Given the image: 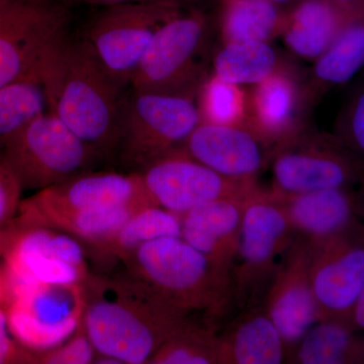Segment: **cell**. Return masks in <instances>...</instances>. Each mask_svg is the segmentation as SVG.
<instances>
[{
	"mask_svg": "<svg viewBox=\"0 0 364 364\" xmlns=\"http://www.w3.org/2000/svg\"><path fill=\"white\" fill-rule=\"evenodd\" d=\"M208 20L198 9L183 11L157 31L132 78V90L196 97L203 79L198 55Z\"/></svg>",
	"mask_w": 364,
	"mask_h": 364,
	"instance_id": "obj_10",
	"label": "cell"
},
{
	"mask_svg": "<svg viewBox=\"0 0 364 364\" xmlns=\"http://www.w3.org/2000/svg\"><path fill=\"white\" fill-rule=\"evenodd\" d=\"M248 196L214 200L182 215L181 238L232 273Z\"/></svg>",
	"mask_w": 364,
	"mask_h": 364,
	"instance_id": "obj_21",
	"label": "cell"
},
{
	"mask_svg": "<svg viewBox=\"0 0 364 364\" xmlns=\"http://www.w3.org/2000/svg\"><path fill=\"white\" fill-rule=\"evenodd\" d=\"M48 111L49 100L39 61L20 78L0 88V150Z\"/></svg>",
	"mask_w": 364,
	"mask_h": 364,
	"instance_id": "obj_27",
	"label": "cell"
},
{
	"mask_svg": "<svg viewBox=\"0 0 364 364\" xmlns=\"http://www.w3.org/2000/svg\"><path fill=\"white\" fill-rule=\"evenodd\" d=\"M23 191H43L91 171L102 158L46 112L0 150Z\"/></svg>",
	"mask_w": 364,
	"mask_h": 364,
	"instance_id": "obj_7",
	"label": "cell"
},
{
	"mask_svg": "<svg viewBox=\"0 0 364 364\" xmlns=\"http://www.w3.org/2000/svg\"><path fill=\"white\" fill-rule=\"evenodd\" d=\"M49 111L102 159L116 153L126 95L85 40L66 33L40 60Z\"/></svg>",
	"mask_w": 364,
	"mask_h": 364,
	"instance_id": "obj_2",
	"label": "cell"
},
{
	"mask_svg": "<svg viewBox=\"0 0 364 364\" xmlns=\"http://www.w3.org/2000/svg\"><path fill=\"white\" fill-rule=\"evenodd\" d=\"M311 246L310 277L318 322L347 325L364 289V223Z\"/></svg>",
	"mask_w": 364,
	"mask_h": 364,
	"instance_id": "obj_12",
	"label": "cell"
},
{
	"mask_svg": "<svg viewBox=\"0 0 364 364\" xmlns=\"http://www.w3.org/2000/svg\"><path fill=\"white\" fill-rule=\"evenodd\" d=\"M298 364L364 363V332L338 322H318L289 354Z\"/></svg>",
	"mask_w": 364,
	"mask_h": 364,
	"instance_id": "obj_24",
	"label": "cell"
},
{
	"mask_svg": "<svg viewBox=\"0 0 364 364\" xmlns=\"http://www.w3.org/2000/svg\"><path fill=\"white\" fill-rule=\"evenodd\" d=\"M284 254L267 287L263 309L282 335L289 358L318 317L311 284L310 244L294 236Z\"/></svg>",
	"mask_w": 364,
	"mask_h": 364,
	"instance_id": "obj_16",
	"label": "cell"
},
{
	"mask_svg": "<svg viewBox=\"0 0 364 364\" xmlns=\"http://www.w3.org/2000/svg\"><path fill=\"white\" fill-rule=\"evenodd\" d=\"M166 237H181V215L159 205H145L136 210L109 241L90 250L102 262H119L144 244Z\"/></svg>",
	"mask_w": 364,
	"mask_h": 364,
	"instance_id": "obj_25",
	"label": "cell"
},
{
	"mask_svg": "<svg viewBox=\"0 0 364 364\" xmlns=\"http://www.w3.org/2000/svg\"><path fill=\"white\" fill-rule=\"evenodd\" d=\"M268 1H272L273 4H277V6L282 7V6H286V4H294L299 0H268Z\"/></svg>",
	"mask_w": 364,
	"mask_h": 364,
	"instance_id": "obj_41",
	"label": "cell"
},
{
	"mask_svg": "<svg viewBox=\"0 0 364 364\" xmlns=\"http://www.w3.org/2000/svg\"><path fill=\"white\" fill-rule=\"evenodd\" d=\"M287 359L284 339L263 306L249 308L219 335V364H279Z\"/></svg>",
	"mask_w": 364,
	"mask_h": 364,
	"instance_id": "obj_22",
	"label": "cell"
},
{
	"mask_svg": "<svg viewBox=\"0 0 364 364\" xmlns=\"http://www.w3.org/2000/svg\"><path fill=\"white\" fill-rule=\"evenodd\" d=\"M4 305V286L2 279L1 267H0V306Z\"/></svg>",
	"mask_w": 364,
	"mask_h": 364,
	"instance_id": "obj_40",
	"label": "cell"
},
{
	"mask_svg": "<svg viewBox=\"0 0 364 364\" xmlns=\"http://www.w3.org/2000/svg\"><path fill=\"white\" fill-rule=\"evenodd\" d=\"M70 1L109 7L121 6V4H138V2L156 1V0H70ZM178 1H181V0H178Z\"/></svg>",
	"mask_w": 364,
	"mask_h": 364,
	"instance_id": "obj_37",
	"label": "cell"
},
{
	"mask_svg": "<svg viewBox=\"0 0 364 364\" xmlns=\"http://www.w3.org/2000/svg\"><path fill=\"white\" fill-rule=\"evenodd\" d=\"M82 326L100 355L119 364H149L160 346L191 320L123 270L85 282Z\"/></svg>",
	"mask_w": 364,
	"mask_h": 364,
	"instance_id": "obj_1",
	"label": "cell"
},
{
	"mask_svg": "<svg viewBox=\"0 0 364 364\" xmlns=\"http://www.w3.org/2000/svg\"><path fill=\"white\" fill-rule=\"evenodd\" d=\"M333 134L364 163V83L344 102Z\"/></svg>",
	"mask_w": 364,
	"mask_h": 364,
	"instance_id": "obj_32",
	"label": "cell"
},
{
	"mask_svg": "<svg viewBox=\"0 0 364 364\" xmlns=\"http://www.w3.org/2000/svg\"><path fill=\"white\" fill-rule=\"evenodd\" d=\"M309 104L305 83L286 65L247 91L246 126L277 147L303 129Z\"/></svg>",
	"mask_w": 364,
	"mask_h": 364,
	"instance_id": "obj_18",
	"label": "cell"
},
{
	"mask_svg": "<svg viewBox=\"0 0 364 364\" xmlns=\"http://www.w3.org/2000/svg\"><path fill=\"white\" fill-rule=\"evenodd\" d=\"M85 306V284H40L18 294L4 308L14 339L38 355L77 331Z\"/></svg>",
	"mask_w": 364,
	"mask_h": 364,
	"instance_id": "obj_11",
	"label": "cell"
},
{
	"mask_svg": "<svg viewBox=\"0 0 364 364\" xmlns=\"http://www.w3.org/2000/svg\"><path fill=\"white\" fill-rule=\"evenodd\" d=\"M132 205H155L140 174L91 170L21 200L13 222L28 224L55 213Z\"/></svg>",
	"mask_w": 364,
	"mask_h": 364,
	"instance_id": "obj_14",
	"label": "cell"
},
{
	"mask_svg": "<svg viewBox=\"0 0 364 364\" xmlns=\"http://www.w3.org/2000/svg\"><path fill=\"white\" fill-rule=\"evenodd\" d=\"M200 123L242 126L247 116V91L214 74L203 79L196 92Z\"/></svg>",
	"mask_w": 364,
	"mask_h": 364,
	"instance_id": "obj_31",
	"label": "cell"
},
{
	"mask_svg": "<svg viewBox=\"0 0 364 364\" xmlns=\"http://www.w3.org/2000/svg\"><path fill=\"white\" fill-rule=\"evenodd\" d=\"M149 364H219V334L213 323L191 318L160 346Z\"/></svg>",
	"mask_w": 364,
	"mask_h": 364,
	"instance_id": "obj_30",
	"label": "cell"
},
{
	"mask_svg": "<svg viewBox=\"0 0 364 364\" xmlns=\"http://www.w3.org/2000/svg\"><path fill=\"white\" fill-rule=\"evenodd\" d=\"M364 68V16L344 28L327 49L314 61L305 83L311 105L326 91L350 81Z\"/></svg>",
	"mask_w": 364,
	"mask_h": 364,
	"instance_id": "obj_23",
	"label": "cell"
},
{
	"mask_svg": "<svg viewBox=\"0 0 364 364\" xmlns=\"http://www.w3.org/2000/svg\"><path fill=\"white\" fill-rule=\"evenodd\" d=\"M364 16V6H347L334 0H299L284 11L280 37L296 56L315 61L343 32Z\"/></svg>",
	"mask_w": 364,
	"mask_h": 364,
	"instance_id": "obj_20",
	"label": "cell"
},
{
	"mask_svg": "<svg viewBox=\"0 0 364 364\" xmlns=\"http://www.w3.org/2000/svg\"><path fill=\"white\" fill-rule=\"evenodd\" d=\"M200 123L196 97L133 90L124 98L114 158L138 173L181 149Z\"/></svg>",
	"mask_w": 364,
	"mask_h": 364,
	"instance_id": "obj_5",
	"label": "cell"
},
{
	"mask_svg": "<svg viewBox=\"0 0 364 364\" xmlns=\"http://www.w3.org/2000/svg\"><path fill=\"white\" fill-rule=\"evenodd\" d=\"M275 198L329 188H364V163L334 134L304 127L279 143L270 158Z\"/></svg>",
	"mask_w": 364,
	"mask_h": 364,
	"instance_id": "obj_6",
	"label": "cell"
},
{
	"mask_svg": "<svg viewBox=\"0 0 364 364\" xmlns=\"http://www.w3.org/2000/svg\"><path fill=\"white\" fill-rule=\"evenodd\" d=\"M82 242L52 228L11 221L0 231L4 305L40 284H85L91 272Z\"/></svg>",
	"mask_w": 364,
	"mask_h": 364,
	"instance_id": "obj_4",
	"label": "cell"
},
{
	"mask_svg": "<svg viewBox=\"0 0 364 364\" xmlns=\"http://www.w3.org/2000/svg\"><path fill=\"white\" fill-rule=\"evenodd\" d=\"M294 238L284 205L272 193L257 188L244 208L240 245L232 268L233 301L252 308L267 293L277 264V258Z\"/></svg>",
	"mask_w": 364,
	"mask_h": 364,
	"instance_id": "obj_8",
	"label": "cell"
},
{
	"mask_svg": "<svg viewBox=\"0 0 364 364\" xmlns=\"http://www.w3.org/2000/svg\"><path fill=\"white\" fill-rule=\"evenodd\" d=\"M23 188L0 153V231L9 224L21 203Z\"/></svg>",
	"mask_w": 364,
	"mask_h": 364,
	"instance_id": "obj_34",
	"label": "cell"
},
{
	"mask_svg": "<svg viewBox=\"0 0 364 364\" xmlns=\"http://www.w3.org/2000/svg\"><path fill=\"white\" fill-rule=\"evenodd\" d=\"M274 146L246 124L200 123L182 149L208 168L238 181H257L269 164Z\"/></svg>",
	"mask_w": 364,
	"mask_h": 364,
	"instance_id": "obj_17",
	"label": "cell"
},
{
	"mask_svg": "<svg viewBox=\"0 0 364 364\" xmlns=\"http://www.w3.org/2000/svg\"><path fill=\"white\" fill-rule=\"evenodd\" d=\"M275 198L284 205L294 236L310 245L364 218V188L321 189Z\"/></svg>",
	"mask_w": 364,
	"mask_h": 364,
	"instance_id": "obj_19",
	"label": "cell"
},
{
	"mask_svg": "<svg viewBox=\"0 0 364 364\" xmlns=\"http://www.w3.org/2000/svg\"><path fill=\"white\" fill-rule=\"evenodd\" d=\"M284 11L268 0H219V30L223 45L259 41L280 33Z\"/></svg>",
	"mask_w": 364,
	"mask_h": 364,
	"instance_id": "obj_26",
	"label": "cell"
},
{
	"mask_svg": "<svg viewBox=\"0 0 364 364\" xmlns=\"http://www.w3.org/2000/svg\"><path fill=\"white\" fill-rule=\"evenodd\" d=\"M181 1H182V0H181Z\"/></svg>",
	"mask_w": 364,
	"mask_h": 364,
	"instance_id": "obj_42",
	"label": "cell"
},
{
	"mask_svg": "<svg viewBox=\"0 0 364 364\" xmlns=\"http://www.w3.org/2000/svg\"><path fill=\"white\" fill-rule=\"evenodd\" d=\"M347 326L356 331L364 332V289L352 309Z\"/></svg>",
	"mask_w": 364,
	"mask_h": 364,
	"instance_id": "obj_36",
	"label": "cell"
},
{
	"mask_svg": "<svg viewBox=\"0 0 364 364\" xmlns=\"http://www.w3.org/2000/svg\"><path fill=\"white\" fill-rule=\"evenodd\" d=\"M16 363H38L37 355L14 339L9 329L6 308L0 306V364Z\"/></svg>",
	"mask_w": 364,
	"mask_h": 364,
	"instance_id": "obj_35",
	"label": "cell"
},
{
	"mask_svg": "<svg viewBox=\"0 0 364 364\" xmlns=\"http://www.w3.org/2000/svg\"><path fill=\"white\" fill-rule=\"evenodd\" d=\"M284 65L267 42L248 41L223 45L213 64V73L237 85H255Z\"/></svg>",
	"mask_w": 364,
	"mask_h": 364,
	"instance_id": "obj_29",
	"label": "cell"
},
{
	"mask_svg": "<svg viewBox=\"0 0 364 364\" xmlns=\"http://www.w3.org/2000/svg\"><path fill=\"white\" fill-rule=\"evenodd\" d=\"M145 205H149L67 210L46 215L28 224L18 225L59 230L82 242L86 248L92 249L109 241L136 210Z\"/></svg>",
	"mask_w": 364,
	"mask_h": 364,
	"instance_id": "obj_28",
	"label": "cell"
},
{
	"mask_svg": "<svg viewBox=\"0 0 364 364\" xmlns=\"http://www.w3.org/2000/svg\"><path fill=\"white\" fill-rule=\"evenodd\" d=\"M138 173L153 203L179 215L214 200L246 198L259 186L257 181L223 176L182 148Z\"/></svg>",
	"mask_w": 364,
	"mask_h": 364,
	"instance_id": "obj_13",
	"label": "cell"
},
{
	"mask_svg": "<svg viewBox=\"0 0 364 364\" xmlns=\"http://www.w3.org/2000/svg\"><path fill=\"white\" fill-rule=\"evenodd\" d=\"M121 270L170 305L212 322L233 304L232 273L181 237L144 244L119 261Z\"/></svg>",
	"mask_w": 364,
	"mask_h": 364,
	"instance_id": "obj_3",
	"label": "cell"
},
{
	"mask_svg": "<svg viewBox=\"0 0 364 364\" xmlns=\"http://www.w3.org/2000/svg\"><path fill=\"white\" fill-rule=\"evenodd\" d=\"M66 11L55 0H18L0 14V88L33 68L65 35Z\"/></svg>",
	"mask_w": 364,
	"mask_h": 364,
	"instance_id": "obj_15",
	"label": "cell"
},
{
	"mask_svg": "<svg viewBox=\"0 0 364 364\" xmlns=\"http://www.w3.org/2000/svg\"><path fill=\"white\" fill-rule=\"evenodd\" d=\"M334 1L347 4V6H364V0H334Z\"/></svg>",
	"mask_w": 364,
	"mask_h": 364,
	"instance_id": "obj_38",
	"label": "cell"
},
{
	"mask_svg": "<svg viewBox=\"0 0 364 364\" xmlns=\"http://www.w3.org/2000/svg\"><path fill=\"white\" fill-rule=\"evenodd\" d=\"M97 355L92 342L81 325L64 343L38 354L37 360L41 364H90L95 363Z\"/></svg>",
	"mask_w": 364,
	"mask_h": 364,
	"instance_id": "obj_33",
	"label": "cell"
},
{
	"mask_svg": "<svg viewBox=\"0 0 364 364\" xmlns=\"http://www.w3.org/2000/svg\"><path fill=\"white\" fill-rule=\"evenodd\" d=\"M178 0H156L105 7L88 28L85 42L119 85L132 78L155 33L182 11Z\"/></svg>",
	"mask_w": 364,
	"mask_h": 364,
	"instance_id": "obj_9",
	"label": "cell"
},
{
	"mask_svg": "<svg viewBox=\"0 0 364 364\" xmlns=\"http://www.w3.org/2000/svg\"><path fill=\"white\" fill-rule=\"evenodd\" d=\"M16 1H18V0H0V14L6 11L7 7L13 6Z\"/></svg>",
	"mask_w": 364,
	"mask_h": 364,
	"instance_id": "obj_39",
	"label": "cell"
}]
</instances>
